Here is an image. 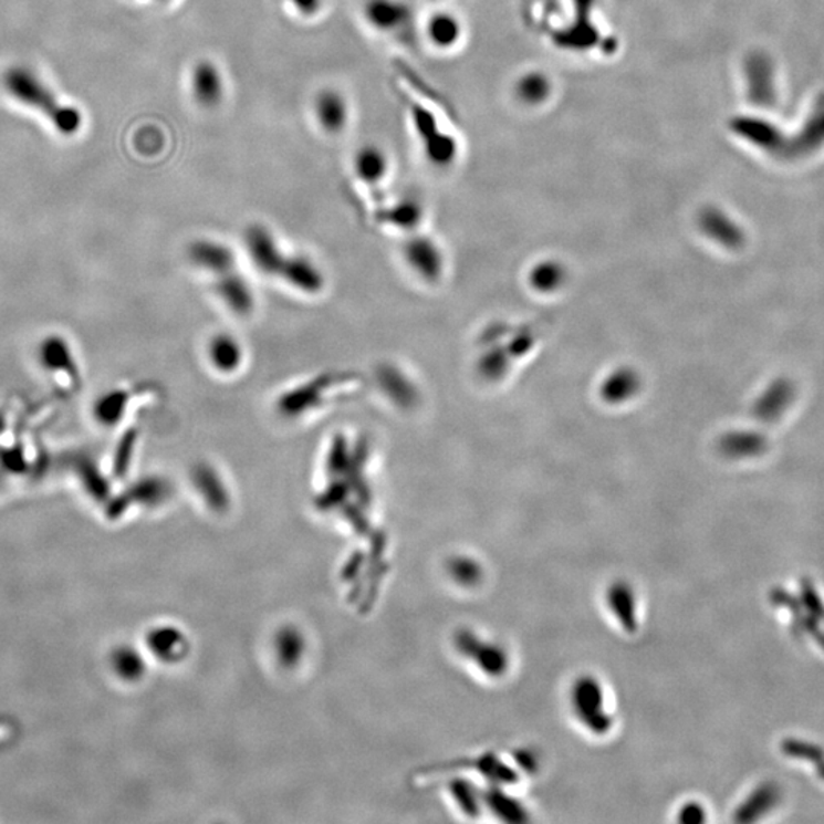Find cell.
Masks as SVG:
<instances>
[{
    "label": "cell",
    "instance_id": "1",
    "mask_svg": "<svg viewBox=\"0 0 824 824\" xmlns=\"http://www.w3.org/2000/svg\"><path fill=\"white\" fill-rule=\"evenodd\" d=\"M8 94L18 102L38 108L63 135H72L82 126V115L76 108L62 106L55 95L35 79L30 71L14 67L3 76Z\"/></svg>",
    "mask_w": 824,
    "mask_h": 824
},
{
    "label": "cell",
    "instance_id": "7",
    "mask_svg": "<svg viewBox=\"0 0 824 824\" xmlns=\"http://www.w3.org/2000/svg\"><path fill=\"white\" fill-rule=\"evenodd\" d=\"M393 160L388 148L376 140H367L353 150L352 170L359 182L377 187L392 175Z\"/></svg>",
    "mask_w": 824,
    "mask_h": 824
},
{
    "label": "cell",
    "instance_id": "19",
    "mask_svg": "<svg viewBox=\"0 0 824 824\" xmlns=\"http://www.w3.org/2000/svg\"><path fill=\"white\" fill-rule=\"evenodd\" d=\"M518 91L526 103L544 102L549 96V82L542 75H526Z\"/></svg>",
    "mask_w": 824,
    "mask_h": 824
},
{
    "label": "cell",
    "instance_id": "15",
    "mask_svg": "<svg viewBox=\"0 0 824 824\" xmlns=\"http://www.w3.org/2000/svg\"><path fill=\"white\" fill-rule=\"evenodd\" d=\"M377 377H379L382 392L387 394L388 399H392L394 404L409 406L416 400L411 382L406 379L399 369L385 365Z\"/></svg>",
    "mask_w": 824,
    "mask_h": 824
},
{
    "label": "cell",
    "instance_id": "17",
    "mask_svg": "<svg viewBox=\"0 0 824 824\" xmlns=\"http://www.w3.org/2000/svg\"><path fill=\"white\" fill-rule=\"evenodd\" d=\"M384 219L394 228H416L421 219L420 205L414 199H401L385 211Z\"/></svg>",
    "mask_w": 824,
    "mask_h": 824
},
{
    "label": "cell",
    "instance_id": "10",
    "mask_svg": "<svg viewBox=\"0 0 824 824\" xmlns=\"http://www.w3.org/2000/svg\"><path fill=\"white\" fill-rule=\"evenodd\" d=\"M190 257L196 267L223 275L234 268L236 257L227 244L215 240H197L191 244Z\"/></svg>",
    "mask_w": 824,
    "mask_h": 824
},
{
    "label": "cell",
    "instance_id": "4",
    "mask_svg": "<svg viewBox=\"0 0 824 824\" xmlns=\"http://www.w3.org/2000/svg\"><path fill=\"white\" fill-rule=\"evenodd\" d=\"M571 707L578 721L593 733L605 734L613 729V717L608 711L605 690L597 679H578L571 689Z\"/></svg>",
    "mask_w": 824,
    "mask_h": 824
},
{
    "label": "cell",
    "instance_id": "3",
    "mask_svg": "<svg viewBox=\"0 0 824 824\" xmlns=\"http://www.w3.org/2000/svg\"><path fill=\"white\" fill-rule=\"evenodd\" d=\"M309 111L312 123L327 138H341L347 134L355 116L350 96L341 87L330 84L313 92Z\"/></svg>",
    "mask_w": 824,
    "mask_h": 824
},
{
    "label": "cell",
    "instance_id": "9",
    "mask_svg": "<svg viewBox=\"0 0 824 824\" xmlns=\"http://www.w3.org/2000/svg\"><path fill=\"white\" fill-rule=\"evenodd\" d=\"M424 35L434 50L450 51L460 42L463 28L456 15L448 11H437L426 19Z\"/></svg>",
    "mask_w": 824,
    "mask_h": 824
},
{
    "label": "cell",
    "instance_id": "20",
    "mask_svg": "<svg viewBox=\"0 0 824 824\" xmlns=\"http://www.w3.org/2000/svg\"><path fill=\"white\" fill-rule=\"evenodd\" d=\"M159 2H164V0H159Z\"/></svg>",
    "mask_w": 824,
    "mask_h": 824
},
{
    "label": "cell",
    "instance_id": "5",
    "mask_svg": "<svg viewBox=\"0 0 824 824\" xmlns=\"http://www.w3.org/2000/svg\"><path fill=\"white\" fill-rule=\"evenodd\" d=\"M409 118H411L414 132L419 138L426 159L434 164V167H449L457 155V144L453 136L441 131L436 116L420 107L419 104H413Z\"/></svg>",
    "mask_w": 824,
    "mask_h": 824
},
{
    "label": "cell",
    "instance_id": "14",
    "mask_svg": "<svg viewBox=\"0 0 824 824\" xmlns=\"http://www.w3.org/2000/svg\"><path fill=\"white\" fill-rule=\"evenodd\" d=\"M210 355L211 364L215 365L217 372H222L225 375H231L236 369L240 368L241 362H243V348L239 341L231 335H217L210 343Z\"/></svg>",
    "mask_w": 824,
    "mask_h": 824
},
{
    "label": "cell",
    "instance_id": "2",
    "mask_svg": "<svg viewBox=\"0 0 824 824\" xmlns=\"http://www.w3.org/2000/svg\"><path fill=\"white\" fill-rule=\"evenodd\" d=\"M188 95L200 112L219 111L227 103L229 82L222 64L211 58H199L187 75Z\"/></svg>",
    "mask_w": 824,
    "mask_h": 824
},
{
    "label": "cell",
    "instance_id": "11",
    "mask_svg": "<svg viewBox=\"0 0 824 824\" xmlns=\"http://www.w3.org/2000/svg\"><path fill=\"white\" fill-rule=\"evenodd\" d=\"M219 277L216 285L217 293L236 315L244 316L254 311V293L247 280L232 271Z\"/></svg>",
    "mask_w": 824,
    "mask_h": 824
},
{
    "label": "cell",
    "instance_id": "6",
    "mask_svg": "<svg viewBox=\"0 0 824 824\" xmlns=\"http://www.w3.org/2000/svg\"><path fill=\"white\" fill-rule=\"evenodd\" d=\"M362 18L382 38H404L411 28L413 10L405 0H365Z\"/></svg>",
    "mask_w": 824,
    "mask_h": 824
},
{
    "label": "cell",
    "instance_id": "12",
    "mask_svg": "<svg viewBox=\"0 0 824 824\" xmlns=\"http://www.w3.org/2000/svg\"><path fill=\"white\" fill-rule=\"evenodd\" d=\"M406 260L409 267L426 280L437 279L441 268L440 252L431 240L417 237L409 241L405 248Z\"/></svg>",
    "mask_w": 824,
    "mask_h": 824
},
{
    "label": "cell",
    "instance_id": "13",
    "mask_svg": "<svg viewBox=\"0 0 824 824\" xmlns=\"http://www.w3.org/2000/svg\"><path fill=\"white\" fill-rule=\"evenodd\" d=\"M280 273H283L284 279L300 291L316 293L323 289V273L312 261L303 257L285 259L281 264Z\"/></svg>",
    "mask_w": 824,
    "mask_h": 824
},
{
    "label": "cell",
    "instance_id": "18",
    "mask_svg": "<svg viewBox=\"0 0 824 824\" xmlns=\"http://www.w3.org/2000/svg\"><path fill=\"white\" fill-rule=\"evenodd\" d=\"M280 3L293 18L303 22L321 18L327 7V0H280Z\"/></svg>",
    "mask_w": 824,
    "mask_h": 824
},
{
    "label": "cell",
    "instance_id": "16",
    "mask_svg": "<svg viewBox=\"0 0 824 824\" xmlns=\"http://www.w3.org/2000/svg\"><path fill=\"white\" fill-rule=\"evenodd\" d=\"M608 603L615 618L622 623V626H625L626 630L637 628V603L628 585H614L608 591Z\"/></svg>",
    "mask_w": 824,
    "mask_h": 824
},
{
    "label": "cell",
    "instance_id": "8",
    "mask_svg": "<svg viewBox=\"0 0 824 824\" xmlns=\"http://www.w3.org/2000/svg\"><path fill=\"white\" fill-rule=\"evenodd\" d=\"M247 244L255 267H259L263 272H280L281 264L285 259L281 255L279 244H277L275 237L271 234V231H268L261 225L249 228Z\"/></svg>",
    "mask_w": 824,
    "mask_h": 824
}]
</instances>
